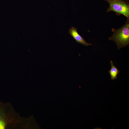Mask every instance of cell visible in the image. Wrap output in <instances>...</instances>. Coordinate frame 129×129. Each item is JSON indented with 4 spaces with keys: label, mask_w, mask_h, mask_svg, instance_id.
<instances>
[{
    "label": "cell",
    "mask_w": 129,
    "mask_h": 129,
    "mask_svg": "<svg viewBox=\"0 0 129 129\" xmlns=\"http://www.w3.org/2000/svg\"><path fill=\"white\" fill-rule=\"evenodd\" d=\"M25 121L10 103L0 102V129H22Z\"/></svg>",
    "instance_id": "obj_1"
},
{
    "label": "cell",
    "mask_w": 129,
    "mask_h": 129,
    "mask_svg": "<svg viewBox=\"0 0 129 129\" xmlns=\"http://www.w3.org/2000/svg\"><path fill=\"white\" fill-rule=\"evenodd\" d=\"M111 68L108 71L110 74L111 80H114L117 79V75L120 72L117 68L114 65L112 60L110 61Z\"/></svg>",
    "instance_id": "obj_5"
},
{
    "label": "cell",
    "mask_w": 129,
    "mask_h": 129,
    "mask_svg": "<svg viewBox=\"0 0 129 129\" xmlns=\"http://www.w3.org/2000/svg\"><path fill=\"white\" fill-rule=\"evenodd\" d=\"M112 36L109 38L116 43L118 49L125 47L129 44V18L127 19L125 24L118 29L113 28Z\"/></svg>",
    "instance_id": "obj_2"
},
{
    "label": "cell",
    "mask_w": 129,
    "mask_h": 129,
    "mask_svg": "<svg viewBox=\"0 0 129 129\" xmlns=\"http://www.w3.org/2000/svg\"><path fill=\"white\" fill-rule=\"evenodd\" d=\"M109 4V6L107 12L113 11L116 15H123L129 18V4L128 1L125 0H105Z\"/></svg>",
    "instance_id": "obj_3"
},
{
    "label": "cell",
    "mask_w": 129,
    "mask_h": 129,
    "mask_svg": "<svg viewBox=\"0 0 129 129\" xmlns=\"http://www.w3.org/2000/svg\"><path fill=\"white\" fill-rule=\"evenodd\" d=\"M69 33L71 36L77 43L86 46L92 45V44L87 43L79 34L76 28L72 27L69 29Z\"/></svg>",
    "instance_id": "obj_4"
}]
</instances>
